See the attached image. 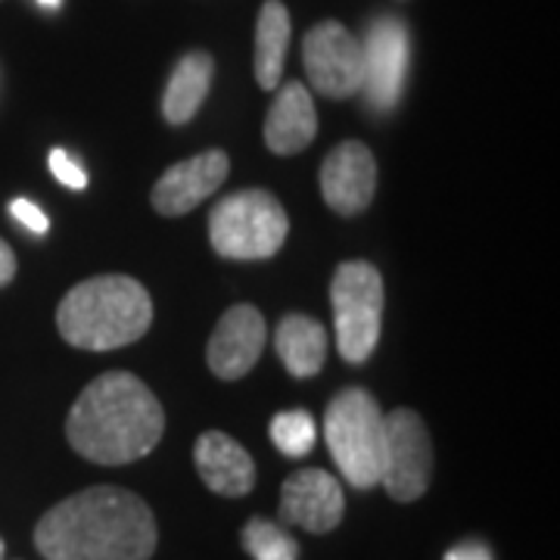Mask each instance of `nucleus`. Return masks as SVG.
I'll use <instances>...</instances> for the list:
<instances>
[{
  "instance_id": "1",
  "label": "nucleus",
  "mask_w": 560,
  "mask_h": 560,
  "mask_svg": "<svg viewBox=\"0 0 560 560\" xmlns=\"http://www.w3.org/2000/svg\"><path fill=\"white\" fill-rule=\"evenodd\" d=\"M44 560H150L156 521L147 501L116 486H94L50 508L35 526Z\"/></svg>"
},
{
  "instance_id": "2",
  "label": "nucleus",
  "mask_w": 560,
  "mask_h": 560,
  "mask_svg": "<svg viewBox=\"0 0 560 560\" xmlns=\"http://www.w3.org/2000/svg\"><path fill=\"white\" fill-rule=\"evenodd\" d=\"M165 411L135 374H103L81 393L66 423L69 445L94 464H131L162 440Z\"/></svg>"
},
{
  "instance_id": "3",
  "label": "nucleus",
  "mask_w": 560,
  "mask_h": 560,
  "mask_svg": "<svg viewBox=\"0 0 560 560\" xmlns=\"http://www.w3.org/2000/svg\"><path fill=\"white\" fill-rule=\"evenodd\" d=\"M150 293L135 278L121 275H103L72 287L57 312V327L66 342L88 352L131 346L150 330Z\"/></svg>"
},
{
  "instance_id": "4",
  "label": "nucleus",
  "mask_w": 560,
  "mask_h": 560,
  "mask_svg": "<svg viewBox=\"0 0 560 560\" xmlns=\"http://www.w3.org/2000/svg\"><path fill=\"white\" fill-rule=\"evenodd\" d=\"M383 415L377 399L364 389H346L324 415V440L340 474L355 489L381 482Z\"/></svg>"
},
{
  "instance_id": "5",
  "label": "nucleus",
  "mask_w": 560,
  "mask_h": 560,
  "mask_svg": "<svg viewBox=\"0 0 560 560\" xmlns=\"http://www.w3.org/2000/svg\"><path fill=\"white\" fill-rule=\"evenodd\" d=\"M290 231V219L271 194H231L209 215V241L224 259L259 261L278 253Z\"/></svg>"
},
{
  "instance_id": "6",
  "label": "nucleus",
  "mask_w": 560,
  "mask_h": 560,
  "mask_svg": "<svg viewBox=\"0 0 560 560\" xmlns=\"http://www.w3.org/2000/svg\"><path fill=\"white\" fill-rule=\"evenodd\" d=\"M340 355L352 364L371 359L381 340L383 278L371 261H342L330 283Z\"/></svg>"
},
{
  "instance_id": "7",
  "label": "nucleus",
  "mask_w": 560,
  "mask_h": 560,
  "mask_svg": "<svg viewBox=\"0 0 560 560\" xmlns=\"http://www.w3.org/2000/svg\"><path fill=\"white\" fill-rule=\"evenodd\" d=\"M433 474V442L411 408H396L383 418L381 482L396 501H418Z\"/></svg>"
},
{
  "instance_id": "8",
  "label": "nucleus",
  "mask_w": 560,
  "mask_h": 560,
  "mask_svg": "<svg viewBox=\"0 0 560 560\" xmlns=\"http://www.w3.org/2000/svg\"><path fill=\"white\" fill-rule=\"evenodd\" d=\"M302 62L312 88L324 97L346 101L361 91L364 81L361 40L340 22H320L305 35Z\"/></svg>"
},
{
  "instance_id": "9",
  "label": "nucleus",
  "mask_w": 560,
  "mask_h": 560,
  "mask_svg": "<svg viewBox=\"0 0 560 560\" xmlns=\"http://www.w3.org/2000/svg\"><path fill=\"white\" fill-rule=\"evenodd\" d=\"M364 54V101L377 113H389L401 97L405 75H408V28L396 16H381L371 22L368 38L361 40Z\"/></svg>"
},
{
  "instance_id": "10",
  "label": "nucleus",
  "mask_w": 560,
  "mask_h": 560,
  "mask_svg": "<svg viewBox=\"0 0 560 560\" xmlns=\"http://www.w3.org/2000/svg\"><path fill=\"white\" fill-rule=\"evenodd\" d=\"M374 190H377V162L374 153L359 140L340 143L320 165L324 202L340 215L364 212L374 200Z\"/></svg>"
},
{
  "instance_id": "11",
  "label": "nucleus",
  "mask_w": 560,
  "mask_h": 560,
  "mask_svg": "<svg viewBox=\"0 0 560 560\" xmlns=\"http://www.w3.org/2000/svg\"><path fill=\"white\" fill-rule=\"evenodd\" d=\"M265 340H268V327H265L259 308H253V305L228 308L221 315L219 327L209 340V352H206L212 374L221 381L246 377L256 368Z\"/></svg>"
},
{
  "instance_id": "12",
  "label": "nucleus",
  "mask_w": 560,
  "mask_h": 560,
  "mask_svg": "<svg viewBox=\"0 0 560 560\" xmlns=\"http://www.w3.org/2000/svg\"><path fill=\"white\" fill-rule=\"evenodd\" d=\"M346 511L340 482L324 470H300L280 489V517L290 526H302L308 533L337 529Z\"/></svg>"
},
{
  "instance_id": "13",
  "label": "nucleus",
  "mask_w": 560,
  "mask_h": 560,
  "mask_svg": "<svg viewBox=\"0 0 560 560\" xmlns=\"http://www.w3.org/2000/svg\"><path fill=\"white\" fill-rule=\"evenodd\" d=\"M231 172V160L221 150H206L194 160L172 165L153 187V206L162 215H187L206 197L219 190Z\"/></svg>"
},
{
  "instance_id": "14",
  "label": "nucleus",
  "mask_w": 560,
  "mask_h": 560,
  "mask_svg": "<svg viewBox=\"0 0 560 560\" xmlns=\"http://www.w3.org/2000/svg\"><path fill=\"white\" fill-rule=\"evenodd\" d=\"M202 482L224 499H241L256 486V464L241 442L228 433H202L194 448Z\"/></svg>"
},
{
  "instance_id": "15",
  "label": "nucleus",
  "mask_w": 560,
  "mask_h": 560,
  "mask_svg": "<svg viewBox=\"0 0 560 560\" xmlns=\"http://www.w3.org/2000/svg\"><path fill=\"white\" fill-rule=\"evenodd\" d=\"M318 135V113L308 88L300 81L283 84L265 119V143L278 156H293L305 150Z\"/></svg>"
},
{
  "instance_id": "16",
  "label": "nucleus",
  "mask_w": 560,
  "mask_h": 560,
  "mask_svg": "<svg viewBox=\"0 0 560 560\" xmlns=\"http://www.w3.org/2000/svg\"><path fill=\"white\" fill-rule=\"evenodd\" d=\"M212 75H215V60L209 54H187L175 66L168 88H165V97H162L165 119L172 125H184L194 119L212 88Z\"/></svg>"
},
{
  "instance_id": "17",
  "label": "nucleus",
  "mask_w": 560,
  "mask_h": 560,
  "mask_svg": "<svg viewBox=\"0 0 560 560\" xmlns=\"http://www.w3.org/2000/svg\"><path fill=\"white\" fill-rule=\"evenodd\" d=\"M275 346L283 368L293 377H315L327 359V337L318 320L308 315H287L280 320Z\"/></svg>"
},
{
  "instance_id": "18",
  "label": "nucleus",
  "mask_w": 560,
  "mask_h": 560,
  "mask_svg": "<svg viewBox=\"0 0 560 560\" xmlns=\"http://www.w3.org/2000/svg\"><path fill=\"white\" fill-rule=\"evenodd\" d=\"M290 47V13L280 0H265L256 25V81L275 91L283 75V60Z\"/></svg>"
},
{
  "instance_id": "19",
  "label": "nucleus",
  "mask_w": 560,
  "mask_h": 560,
  "mask_svg": "<svg viewBox=\"0 0 560 560\" xmlns=\"http://www.w3.org/2000/svg\"><path fill=\"white\" fill-rule=\"evenodd\" d=\"M271 442L278 445L287 458H302L318 442V423H315V418L305 408L283 411V415L271 420Z\"/></svg>"
},
{
  "instance_id": "20",
  "label": "nucleus",
  "mask_w": 560,
  "mask_h": 560,
  "mask_svg": "<svg viewBox=\"0 0 560 560\" xmlns=\"http://www.w3.org/2000/svg\"><path fill=\"white\" fill-rule=\"evenodd\" d=\"M243 548L253 560H300L296 539L261 517L243 526Z\"/></svg>"
},
{
  "instance_id": "21",
  "label": "nucleus",
  "mask_w": 560,
  "mask_h": 560,
  "mask_svg": "<svg viewBox=\"0 0 560 560\" xmlns=\"http://www.w3.org/2000/svg\"><path fill=\"white\" fill-rule=\"evenodd\" d=\"M50 172H54V178L66 184L69 190H84L88 187V175H84V168L79 165V160H72L66 150H50Z\"/></svg>"
},
{
  "instance_id": "22",
  "label": "nucleus",
  "mask_w": 560,
  "mask_h": 560,
  "mask_svg": "<svg viewBox=\"0 0 560 560\" xmlns=\"http://www.w3.org/2000/svg\"><path fill=\"white\" fill-rule=\"evenodd\" d=\"M10 215L20 221L22 228H28L32 234H47L50 221H47V212H40V206H35L32 200H13L10 202Z\"/></svg>"
},
{
  "instance_id": "23",
  "label": "nucleus",
  "mask_w": 560,
  "mask_h": 560,
  "mask_svg": "<svg viewBox=\"0 0 560 560\" xmlns=\"http://www.w3.org/2000/svg\"><path fill=\"white\" fill-rule=\"evenodd\" d=\"M445 560H492V551L482 541H460L458 548H452Z\"/></svg>"
},
{
  "instance_id": "24",
  "label": "nucleus",
  "mask_w": 560,
  "mask_h": 560,
  "mask_svg": "<svg viewBox=\"0 0 560 560\" xmlns=\"http://www.w3.org/2000/svg\"><path fill=\"white\" fill-rule=\"evenodd\" d=\"M13 278H16V256L7 243L0 241V287H7Z\"/></svg>"
},
{
  "instance_id": "25",
  "label": "nucleus",
  "mask_w": 560,
  "mask_h": 560,
  "mask_svg": "<svg viewBox=\"0 0 560 560\" xmlns=\"http://www.w3.org/2000/svg\"><path fill=\"white\" fill-rule=\"evenodd\" d=\"M38 3H40V7H44V10H57L62 0H38Z\"/></svg>"
},
{
  "instance_id": "26",
  "label": "nucleus",
  "mask_w": 560,
  "mask_h": 560,
  "mask_svg": "<svg viewBox=\"0 0 560 560\" xmlns=\"http://www.w3.org/2000/svg\"><path fill=\"white\" fill-rule=\"evenodd\" d=\"M0 560H3V539H0Z\"/></svg>"
}]
</instances>
